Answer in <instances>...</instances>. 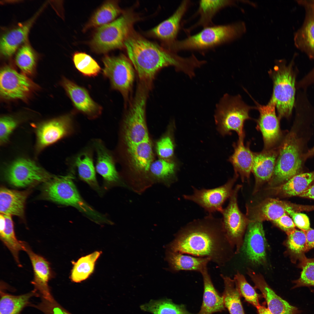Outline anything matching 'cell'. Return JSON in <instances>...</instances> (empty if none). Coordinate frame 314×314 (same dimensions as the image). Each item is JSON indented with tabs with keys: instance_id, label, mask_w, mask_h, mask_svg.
I'll list each match as a JSON object with an SVG mask.
<instances>
[{
	"instance_id": "obj_36",
	"label": "cell",
	"mask_w": 314,
	"mask_h": 314,
	"mask_svg": "<svg viewBox=\"0 0 314 314\" xmlns=\"http://www.w3.org/2000/svg\"><path fill=\"white\" fill-rule=\"evenodd\" d=\"M34 290L19 295H13L1 293L0 314H20L21 311L29 303L30 298L36 295Z\"/></svg>"
},
{
	"instance_id": "obj_54",
	"label": "cell",
	"mask_w": 314,
	"mask_h": 314,
	"mask_svg": "<svg viewBox=\"0 0 314 314\" xmlns=\"http://www.w3.org/2000/svg\"><path fill=\"white\" fill-rule=\"evenodd\" d=\"M299 196L314 199V184L309 187Z\"/></svg>"
},
{
	"instance_id": "obj_3",
	"label": "cell",
	"mask_w": 314,
	"mask_h": 314,
	"mask_svg": "<svg viewBox=\"0 0 314 314\" xmlns=\"http://www.w3.org/2000/svg\"><path fill=\"white\" fill-rule=\"evenodd\" d=\"M246 30L245 24L242 21L225 25L214 24L203 28L195 34L189 35L183 40H176L168 48L175 53L182 51L205 52L238 38Z\"/></svg>"
},
{
	"instance_id": "obj_1",
	"label": "cell",
	"mask_w": 314,
	"mask_h": 314,
	"mask_svg": "<svg viewBox=\"0 0 314 314\" xmlns=\"http://www.w3.org/2000/svg\"><path fill=\"white\" fill-rule=\"evenodd\" d=\"M167 250L195 256L207 258L223 267L236 254L225 233L222 219L209 214L181 228Z\"/></svg>"
},
{
	"instance_id": "obj_10",
	"label": "cell",
	"mask_w": 314,
	"mask_h": 314,
	"mask_svg": "<svg viewBox=\"0 0 314 314\" xmlns=\"http://www.w3.org/2000/svg\"><path fill=\"white\" fill-rule=\"evenodd\" d=\"M103 74L109 79L112 88L119 91L123 96L126 108L131 98L135 79V69L129 58L121 54L117 56H105Z\"/></svg>"
},
{
	"instance_id": "obj_25",
	"label": "cell",
	"mask_w": 314,
	"mask_h": 314,
	"mask_svg": "<svg viewBox=\"0 0 314 314\" xmlns=\"http://www.w3.org/2000/svg\"><path fill=\"white\" fill-rule=\"evenodd\" d=\"M278 153V146L259 152H254L252 171L255 178L253 193L256 192L263 184L269 182L274 169Z\"/></svg>"
},
{
	"instance_id": "obj_37",
	"label": "cell",
	"mask_w": 314,
	"mask_h": 314,
	"mask_svg": "<svg viewBox=\"0 0 314 314\" xmlns=\"http://www.w3.org/2000/svg\"><path fill=\"white\" fill-rule=\"evenodd\" d=\"M287 236L284 242L286 253L295 263L304 256L307 251L306 233L304 231L295 229Z\"/></svg>"
},
{
	"instance_id": "obj_35",
	"label": "cell",
	"mask_w": 314,
	"mask_h": 314,
	"mask_svg": "<svg viewBox=\"0 0 314 314\" xmlns=\"http://www.w3.org/2000/svg\"><path fill=\"white\" fill-rule=\"evenodd\" d=\"M220 276L224 286L222 297L225 308L230 314H245L241 301V295L234 280L222 274H220Z\"/></svg>"
},
{
	"instance_id": "obj_51",
	"label": "cell",
	"mask_w": 314,
	"mask_h": 314,
	"mask_svg": "<svg viewBox=\"0 0 314 314\" xmlns=\"http://www.w3.org/2000/svg\"><path fill=\"white\" fill-rule=\"evenodd\" d=\"M306 42L308 47L314 51V19L310 20L304 30Z\"/></svg>"
},
{
	"instance_id": "obj_46",
	"label": "cell",
	"mask_w": 314,
	"mask_h": 314,
	"mask_svg": "<svg viewBox=\"0 0 314 314\" xmlns=\"http://www.w3.org/2000/svg\"><path fill=\"white\" fill-rule=\"evenodd\" d=\"M17 121L12 117L4 116L0 118V140L1 143L8 140L10 135L17 126Z\"/></svg>"
},
{
	"instance_id": "obj_5",
	"label": "cell",
	"mask_w": 314,
	"mask_h": 314,
	"mask_svg": "<svg viewBox=\"0 0 314 314\" xmlns=\"http://www.w3.org/2000/svg\"><path fill=\"white\" fill-rule=\"evenodd\" d=\"M140 19L132 8L124 11L116 19L98 27L90 42L91 49L102 53L124 47L133 24Z\"/></svg>"
},
{
	"instance_id": "obj_55",
	"label": "cell",
	"mask_w": 314,
	"mask_h": 314,
	"mask_svg": "<svg viewBox=\"0 0 314 314\" xmlns=\"http://www.w3.org/2000/svg\"><path fill=\"white\" fill-rule=\"evenodd\" d=\"M258 314H272L268 308L260 305L256 308Z\"/></svg>"
},
{
	"instance_id": "obj_53",
	"label": "cell",
	"mask_w": 314,
	"mask_h": 314,
	"mask_svg": "<svg viewBox=\"0 0 314 314\" xmlns=\"http://www.w3.org/2000/svg\"><path fill=\"white\" fill-rule=\"evenodd\" d=\"M314 82V69L305 76L299 83L300 87H304Z\"/></svg>"
},
{
	"instance_id": "obj_45",
	"label": "cell",
	"mask_w": 314,
	"mask_h": 314,
	"mask_svg": "<svg viewBox=\"0 0 314 314\" xmlns=\"http://www.w3.org/2000/svg\"><path fill=\"white\" fill-rule=\"evenodd\" d=\"M240 295L249 303L256 308L260 305L258 294L254 288L247 281L245 276L237 272L233 278Z\"/></svg>"
},
{
	"instance_id": "obj_52",
	"label": "cell",
	"mask_w": 314,
	"mask_h": 314,
	"mask_svg": "<svg viewBox=\"0 0 314 314\" xmlns=\"http://www.w3.org/2000/svg\"><path fill=\"white\" fill-rule=\"evenodd\" d=\"M306 238L307 251L314 248V229L310 228L308 230L304 231Z\"/></svg>"
},
{
	"instance_id": "obj_27",
	"label": "cell",
	"mask_w": 314,
	"mask_h": 314,
	"mask_svg": "<svg viewBox=\"0 0 314 314\" xmlns=\"http://www.w3.org/2000/svg\"><path fill=\"white\" fill-rule=\"evenodd\" d=\"M165 259L170 272L176 273L180 271H194L201 273L207 269L210 260L207 258L198 257L167 250Z\"/></svg>"
},
{
	"instance_id": "obj_30",
	"label": "cell",
	"mask_w": 314,
	"mask_h": 314,
	"mask_svg": "<svg viewBox=\"0 0 314 314\" xmlns=\"http://www.w3.org/2000/svg\"><path fill=\"white\" fill-rule=\"evenodd\" d=\"M27 191H19L1 187L0 190V212L3 215H14L21 217L24 214Z\"/></svg>"
},
{
	"instance_id": "obj_31",
	"label": "cell",
	"mask_w": 314,
	"mask_h": 314,
	"mask_svg": "<svg viewBox=\"0 0 314 314\" xmlns=\"http://www.w3.org/2000/svg\"><path fill=\"white\" fill-rule=\"evenodd\" d=\"M126 147L127 153L135 171L140 174H146L149 171L153 157L149 139Z\"/></svg>"
},
{
	"instance_id": "obj_42",
	"label": "cell",
	"mask_w": 314,
	"mask_h": 314,
	"mask_svg": "<svg viewBox=\"0 0 314 314\" xmlns=\"http://www.w3.org/2000/svg\"><path fill=\"white\" fill-rule=\"evenodd\" d=\"M37 58L36 53L27 42L18 49L15 59L17 65L23 73L27 76L32 75L34 72Z\"/></svg>"
},
{
	"instance_id": "obj_34",
	"label": "cell",
	"mask_w": 314,
	"mask_h": 314,
	"mask_svg": "<svg viewBox=\"0 0 314 314\" xmlns=\"http://www.w3.org/2000/svg\"><path fill=\"white\" fill-rule=\"evenodd\" d=\"M124 11L119 7L117 1H107L94 13L83 30L86 31L111 22Z\"/></svg>"
},
{
	"instance_id": "obj_50",
	"label": "cell",
	"mask_w": 314,
	"mask_h": 314,
	"mask_svg": "<svg viewBox=\"0 0 314 314\" xmlns=\"http://www.w3.org/2000/svg\"><path fill=\"white\" fill-rule=\"evenodd\" d=\"M42 311L45 314H72L55 300L46 302L42 307Z\"/></svg>"
},
{
	"instance_id": "obj_18",
	"label": "cell",
	"mask_w": 314,
	"mask_h": 314,
	"mask_svg": "<svg viewBox=\"0 0 314 314\" xmlns=\"http://www.w3.org/2000/svg\"><path fill=\"white\" fill-rule=\"evenodd\" d=\"M24 251L28 255L33 267L34 278L32 283L36 292H39L42 298L49 300L53 299L48 285L53 276L50 263L42 256L35 253L26 242L21 241Z\"/></svg>"
},
{
	"instance_id": "obj_21",
	"label": "cell",
	"mask_w": 314,
	"mask_h": 314,
	"mask_svg": "<svg viewBox=\"0 0 314 314\" xmlns=\"http://www.w3.org/2000/svg\"><path fill=\"white\" fill-rule=\"evenodd\" d=\"M94 151L91 143L71 157L69 165L70 171L74 172L76 170L81 179L99 192L100 188L96 179L94 163Z\"/></svg>"
},
{
	"instance_id": "obj_29",
	"label": "cell",
	"mask_w": 314,
	"mask_h": 314,
	"mask_svg": "<svg viewBox=\"0 0 314 314\" xmlns=\"http://www.w3.org/2000/svg\"><path fill=\"white\" fill-rule=\"evenodd\" d=\"M235 1L228 0H204L199 1V7L196 14L199 15L198 21L188 28L184 29L188 35L196 28H203L214 25L213 19L217 13L223 8L235 5Z\"/></svg>"
},
{
	"instance_id": "obj_56",
	"label": "cell",
	"mask_w": 314,
	"mask_h": 314,
	"mask_svg": "<svg viewBox=\"0 0 314 314\" xmlns=\"http://www.w3.org/2000/svg\"><path fill=\"white\" fill-rule=\"evenodd\" d=\"M314 155V147L310 150L304 156V158L306 159Z\"/></svg>"
},
{
	"instance_id": "obj_39",
	"label": "cell",
	"mask_w": 314,
	"mask_h": 314,
	"mask_svg": "<svg viewBox=\"0 0 314 314\" xmlns=\"http://www.w3.org/2000/svg\"><path fill=\"white\" fill-rule=\"evenodd\" d=\"M4 215L6 224L4 228L0 230V239L10 251L16 263L20 265L19 254L20 251H24L21 241L18 240L16 236L11 215Z\"/></svg>"
},
{
	"instance_id": "obj_2",
	"label": "cell",
	"mask_w": 314,
	"mask_h": 314,
	"mask_svg": "<svg viewBox=\"0 0 314 314\" xmlns=\"http://www.w3.org/2000/svg\"><path fill=\"white\" fill-rule=\"evenodd\" d=\"M128 58L138 76L139 83L150 90L156 75L161 69L170 66L182 72L191 79L195 70L203 63L194 54L181 57L146 39L133 30L124 42Z\"/></svg>"
},
{
	"instance_id": "obj_44",
	"label": "cell",
	"mask_w": 314,
	"mask_h": 314,
	"mask_svg": "<svg viewBox=\"0 0 314 314\" xmlns=\"http://www.w3.org/2000/svg\"><path fill=\"white\" fill-rule=\"evenodd\" d=\"M298 267L302 271L299 278L293 281V289L303 286L314 287V258H308L305 255L299 260Z\"/></svg>"
},
{
	"instance_id": "obj_22",
	"label": "cell",
	"mask_w": 314,
	"mask_h": 314,
	"mask_svg": "<svg viewBox=\"0 0 314 314\" xmlns=\"http://www.w3.org/2000/svg\"><path fill=\"white\" fill-rule=\"evenodd\" d=\"M190 3L189 0L182 1L171 16L149 31L148 35L163 41L166 46L175 42L180 28L181 20Z\"/></svg>"
},
{
	"instance_id": "obj_28",
	"label": "cell",
	"mask_w": 314,
	"mask_h": 314,
	"mask_svg": "<svg viewBox=\"0 0 314 314\" xmlns=\"http://www.w3.org/2000/svg\"><path fill=\"white\" fill-rule=\"evenodd\" d=\"M244 139L239 138L234 144L233 153L229 158L235 174L240 175L243 181L249 179L254 159V152L250 150L249 144L245 145Z\"/></svg>"
},
{
	"instance_id": "obj_6",
	"label": "cell",
	"mask_w": 314,
	"mask_h": 314,
	"mask_svg": "<svg viewBox=\"0 0 314 314\" xmlns=\"http://www.w3.org/2000/svg\"><path fill=\"white\" fill-rule=\"evenodd\" d=\"M256 107L250 106L242 100L239 94L232 96L226 93L216 105L214 118L220 132L222 135L234 131L239 138H244L243 129L245 121L251 119L249 113Z\"/></svg>"
},
{
	"instance_id": "obj_24",
	"label": "cell",
	"mask_w": 314,
	"mask_h": 314,
	"mask_svg": "<svg viewBox=\"0 0 314 314\" xmlns=\"http://www.w3.org/2000/svg\"><path fill=\"white\" fill-rule=\"evenodd\" d=\"M91 143L96 154V170L102 177L108 187L118 184L119 176L112 152L100 139H94Z\"/></svg>"
},
{
	"instance_id": "obj_47",
	"label": "cell",
	"mask_w": 314,
	"mask_h": 314,
	"mask_svg": "<svg viewBox=\"0 0 314 314\" xmlns=\"http://www.w3.org/2000/svg\"><path fill=\"white\" fill-rule=\"evenodd\" d=\"M174 149V144L171 138L169 136L164 137L156 143L157 154L162 159L170 158L173 155Z\"/></svg>"
},
{
	"instance_id": "obj_26",
	"label": "cell",
	"mask_w": 314,
	"mask_h": 314,
	"mask_svg": "<svg viewBox=\"0 0 314 314\" xmlns=\"http://www.w3.org/2000/svg\"><path fill=\"white\" fill-rule=\"evenodd\" d=\"M288 203L277 199L268 198L253 206L247 207V217L250 221L272 222L287 214Z\"/></svg>"
},
{
	"instance_id": "obj_14",
	"label": "cell",
	"mask_w": 314,
	"mask_h": 314,
	"mask_svg": "<svg viewBox=\"0 0 314 314\" xmlns=\"http://www.w3.org/2000/svg\"><path fill=\"white\" fill-rule=\"evenodd\" d=\"M5 176L10 184L20 188L45 183L52 177L33 162L25 159H18L12 163L6 170Z\"/></svg>"
},
{
	"instance_id": "obj_19",
	"label": "cell",
	"mask_w": 314,
	"mask_h": 314,
	"mask_svg": "<svg viewBox=\"0 0 314 314\" xmlns=\"http://www.w3.org/2000/svg\"><path fill=\"white\" fill-rule=\"evenodd\" d=\"M247 274L255 287L261 292L267 304V308L272 314H299L302 311L290 305L278 296L265 281L263 276L251 269L247 270Z\"/></svg>"
},
{
	"instance_id": "obj_12",
	"label": "cell",
	"mask_w": 314,
	"mask_h": 314,
	"mask_svg": "<svg viewBox=\"0 0 314 314\" xmlns=\"http://www.w3.org/2000/svg\"><path fill=\"white\" fill-rule=\"evenodd\" d=\"M39 88L26 75L9 66H5L1 69L0 94L3 99L26 101Z\"/></svg>"
},
{
	"instance_id": "obj_43",
	"label": "cell",
	"mask_w": 314,
	"mask_h": 314,
	"mask_svg": "<svg viewBox=\"0 0 314 314\" xmlns=\"http://www.w3.org/2000/svg\"><path fill=\"white\" fill-rule=\"evenodd\" d=\"M73 60L76 69L85 76H95L101 72V68L97 63L85 53H75L73 56Z\"/></svg>"
},
{
	"instance_id": "obj_9",
	"label": "cell",
	"mask_w": 314,
	"mask_h": 314,
	"mask_svg": "<svg viewBox=\"0 0 314 314\" xmlns=\"http://www.w3.org/2000/svg\"><path fill=\"white\" fill-rule=\"evenodd\" d=\"M268 72L273 82L270 99L275 104L280 119L291 115L295 101V75L291 64L287 66L282 60H276Z\"/></svg>"
},
{
	"instance_id": "obj_7",
	"label": "cell",
	"mask_w": 314,
	"mask_h": 314,
	"mask_svg": "<svg viewBox=\"0 0 314 314\" xmlns=\"http://www.w3.org/2000/svg\"><path fill=\"white\" fill-rule=\"evenodd\" d=\"M150 90L139 82L135 95L124 117L122 135L126 146L149 139L146 120V108Z\"/></svg>"
},
{
	"instance_id": "obj_8",
	"label": "cell",
	"mask_w": 314,
	"mask_h": 314,
	"mask_svg": "<svg viewBox=\"0 0 314 314\" xmlns=\"http://www.w3.org/2000/svg\"><path fill=\"white\" fill-rule=\"evenodd\" d=\"M301 143L295 132L291 131L278 146V153L269 187L282 184L297 174L301 168Z\"/></svg>"
},
{
	"instance_id": "obj_20",
	"label": "cell",
	"mask_w": 314,
	"mask_h": 314,
	"mask_svg": "<svg viewBox=\"0 0 314 314\" xmlns=\"http://www.w3.org/2000/svg\"><path fill=\"white\" fill-rule=\"evenodd\" d=\"M61 84L78 111L90 119L101 114L102 107L94 101L85 89L65 77Z\"/></svg>"
},
{
	"instance_id": "obj_16",
	"label": "cell",
	"mask_w": 314,
	"mask_h": 314,
	"mask_svg": "<svg viewBox=\"0 0 314 314\" xmlns=\"http://www.w3.org/2000/svg\"><path fill=\"white\" fill-rule=\"evenodd\" d=\"M246 230L242 248L247 259L254 265H265L267 244L263 222L250 221Z\"/></svg>"
},
{
	"instance_id": "obj_33",
	"label": "cell",
	"mask_w": 314,
	"mask_h": 314,
	"mask_svg": "<svg viewBox=\"0 0 314 314\" xmlns=\"http://www.w3.org/2000/svg\"><path fill=\"white\" fill-rule=\"evenodd\" d=\"M203 278L204 292L203 300L200 311L197 314H212L225 309L222 296L215 288L207 269L201 273Z\"/></svg>"
},
{
	"instance_id": "obj_48",
	"label": "cell",
	"mask_w": 314,
	"mask_h": 314,
	"mask_svg": "<svg viewBox=\"0 0 314 314\" xmlns=\"http://www.w3.org/2000/svg\"><path fill=\"white\" fill-rule=\"evenodd\" d=\"M286 211L292 218L295 226L301 230L307 231L311 228L309 218L306 214L295 212L290 204L286 207Z\"/></svg>"
},
{
	"instance_id": "obj_17",
	"label": "cell",
	"mask_w": 314,
	"mask_h": 314,
	"mask_svg": "<svg viewBox=\"0 0 314 314\" xmlns=\"http://www.w3.org/2000/svg\"><path fill=\"white\" fill-rule=\"evenodd\" d=\"M76 130L73 116L69 114L46 122L37 130L38 144L44 147L64 137L72 135Z\"/></svg>"
},
{
	"instance_id": "obj_40",
	"label": "cell",
	"mask_w": 314,
	"mask_h": 314,
	"mask_svg": "<svg viewBox=\"0 0 314 314\" xmlns=\"http://www.w3.org/2000/svg\"><path fill=\"white\" fill-rule=\"evenodd\" d=\"M175 169L174 163L162 158L152 162L149 172L156 181L170 186L174 181Z\"/></svg>"
},
{
	"instance_id": "obj_41",
	"label": "cell",
	"mask_w": 314,
	"mask_h": 314,
	"mask_svg": "<svg viewBox=\"0 0 314 314\" xmlns=\"http://www.w3.org/2000/svg\"><path fill=\"white\" fill-rule=\"evenodd\" d=\"M140 308L154 314H192L184 305L176 304L168 299L151 300L142 305Z\"/></svg>"
},
{
	"instance_id": "obj_15",
	"label": "cell",
	"mask_w": 314,
	"mask_h": 314,
	"mask_svg": "<svg viewBox=\"0 0 314 314\" xmlns=\"http://www.w3.org/2000/svg\"><path fill=\"white\" fill-rule=\"evenodd\" d=\"M259 116L257 120L256 128L262 133L263 149H268L279 146L282 140L280 119L277 116L276 106L271 99L265 105H262L254 100Z\"/></svg>"
},
{
	"instance_id": "obj_38",
	"label": "cell",
	"mask_w": 314,
	"mask_h": 314,
	"mask_svg": "<svg viewBox=\"0 0 314 314\" xmlns=\"http://www.w3.org/2000/svg\"><path fill=\"white\" fill-rule=\"evenodd\" d=\"M101 254V251H94L74 262L70 276L72 281L78 283L88 278L93 273L95 262Z\"/></svg>"
},
{
	"instance_id": "obj_23",
	"label": "cell",
	"mask_w": 314,
	"mask_h": 314,
	"mask_svg": "<svg viewBox=\"0 0 314 314\" xmlns=\"http://www.w3.org/2000/svg\"><path fill=\"white\" fill-rule=\"evenodd\" d=\"M40 12V10L28 21L19 24L2 34L0 38V52L3 57H11L27 42L30 29Z\"/></svg>"
},
{
	"instance_id": "obj_13",
	"label": "cell",
	"mask_w": 314,
	"mask_h": 314,
	"mask_svg": "<svg viewBox=\"0 0 314 314\" xmlns=\"http://www.w3.org/2000/svg\"><path fill=\"white\" fill-rule=\"evenodd\" d=\"M239 176L234 174L233 178L222 185L210 189H197L192 187L193 193L184 195V199L192 201L202 208L209 214L216 212H222L223 205L229 198L232 192L233 187Z\"/></svg>"
},
{
	"instance_id": "obj_32",
	"label": "cell",
	"mask_w": 314,
	"mask_h": 314,
	"mask_svg": "<svg viewBox=\"0 0 314 314\" xmlns=\"http://www.w3.org/2000/svg\"><path fill=\"white\" fill-rule=\"evenodd\" d=\"M314 180V172L297 174L282 184L267 189L270 193L276 196H299Z\"/></svg>"
},
{
	"instance_id": "obj_11",
	"label": "cell",
	"mask_w": 314,
	"mask_h": 314,
	"mask_svg": "<svg viewBox=\"0 0 314 314\" xmlns=\"http://www.w3.org/2000/svg\"><path fill=\"white\" fill-rule=\"evenodd\" d=\"M242 186L237 185L229 197L227 206L221 213L223 229L226 235L234 248L236 254L240 252L243 242L244 236L250 220L240 210L237 197Z\"/></svg>"
},
{
	"instance_id": "obj_49",
	"label": "cell",
	"mask_w": 314,
	"mask_h": 314,
	"mask_svg": "<svg viewBox=\"0 0 314 314\" xmlns=\"http://www.w3.org/2000/svg\"><path fill=\"white\" fill-rule=\"evenodd\" d=\"M276 226L288 235L295 229V225L292 219L286 214L272 222Z\"/></svg>"
},
{
	"instance_id": "obj_4",
	"label": "cell",
	"mask_w": 314,
	"mask_h": 314,
	"mask_svg": "<svg viewBox=\"0 0 314 314\" xmlns=\"http://www.w3.org/2000/svg\"><path fill=\"white\" fill-rule=\"evenodd\" d=\"M74 173L52 177L45 182L43 188L47 199L62 205L75 208L91 220L97 223H108L110 221L88 204L80 195L74 182Z\"/></svg>"
}]
</instances>
